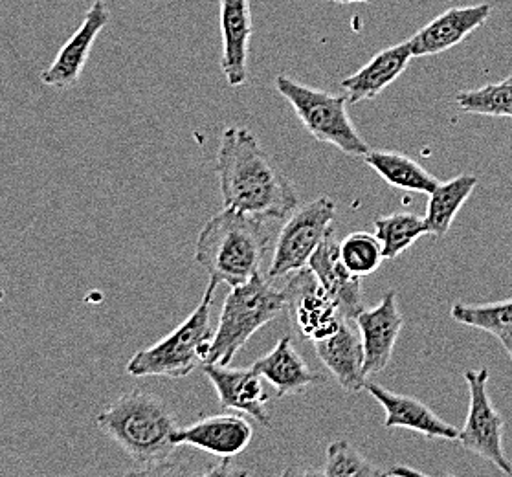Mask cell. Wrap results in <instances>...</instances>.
Returning a JSON list of instances; mask_svg holds the SVG:
<instances>
[{"mask_svg":"<svg viewBox=\"0 0 512 477\" xmlns=\"http://www.w3.org/2000/svg\"><path fill=\"white\" fill-rule=\"evenodd\" d=\"M369 395L379 402L382 410L386 411V428H406L412 432L421 433L428 439H446L457 441L459 430L456 426L443 421L435 415L421 400L408 395L393 393L390 389L382 388L375 382H366Z\"/></svg>","mask_w":512,"mask_h":477,"instance_id":"cell-18","label":"cell"},{"mask_svg":"<svg viewBox=\"0 0 512 477\" xmlns=\"http://www.w3.org/2000/svg\"><path fill=\"white\" fill-rule=\"evenodd\" d=\"M219 279L210 278L201 303L191 312L186 322L160 342L134 353L127 364V373L133 377L184 378L202 367L213 340L212 307Z\"/></svg>","mask_w":512,"mask_h":477,"instance_id":"cell-5","label":"cell"},{"mask_svg":"<svg viewBox=\"0 0 512 477\" xmlns=\"http://www.w3.org/2000/svg\"><path fill=\"white\" fill-rule=\"evenodd\" d=\"M276 90L289 101L314 140L334 145L346 155H368L369 145L347 114V96L305 87L289 76L276 78Z\"/></svg>","mask_w":512,"mask_h":477,"instance_id":"cell-6","label":"cell"},{"mask_svg":"<svg viewBox=\"0 0 512 477\" xmlns=\"http://www.w3.org/2000/svg\"><path fill=\"white\" fill-rule=\"evenodd\" d=\"M287 311L283 287L263 274L232 287L224 300L217 329L204 364L230 366L237 353L254 334Z\"/></svg>","mask_w":512,"mask_h":477,"instance_id":"cell-4","label":"cell"},{"mask_svg":"<svg viewBox=\"0 0 512 477\" xmlns=\"http://www.w3.org/2000/svg\"><path fill=\"white\" fill-rule=\"evenodd\" d=\"M450 314L457 323L496 336L512 360V300L489 305L456 303Z\"/></svg>","mask_w":512,"mask_h":477,"instance_id":"cell-23","label":"cell"},{"mask_svg":"<svg viewBox=\"0 0 512 477\" xmlns=\"http://www.w3.org/2000/svg\"><path fill=\"white\" fill-rule=\"evenodd\" d=\"M215 167L224 208L265 219H285L298 208L292 182L245 127L224 131Z\"/></svg>","mask_w":512,"mask_h":477,"instance_id":"cell-1","label":"cell"},{"mask_svg":"<svg viewBox=\"0 0 512 477\" xmlns=\"http://www.w3.org/2000/svg\"><path fill=\"white\" fill-rule=\"evenodd\" d=\"M325 468L322 476L327 477H375L388 476V470L373 465L368 457L358 452L357 448L347 441H334L327 446Z\"/></svg>","mask_w":512,"mask_h":477,"instance_id":"cell-27","label":"cell"},{"mask_svg":"<svg viewBox=\"0 0 512 477\" xmlns=\"http://www.w3.org/2000/svg\"><path fill=\"white\" fill-rule=\"evenodd\" d=\"M375 228L386 259L401 256L415 241L430 233L426 219L415 213H391L379 217Z\"/></svg>","mask_w":512,"mask_h":477,"instance_id":"cell-24","label":"cell"},{"mask_svg":"<svg viewBox=\"0 0 512 477\" xmlns=\"http://www.w3.org/2000/svg\"><path fill=\"white\" fill-rule=\"evenodd\" d=\"M96 424L145 472L171 463L179 422L166 400L147 391H127L98 413Z\"/></svg>","mask_w":512,"mask_h":477,"instance_id":"cell-2","label":"cell"},{"mask_svg":"<svg viewBox=\"0 0 512 477\" xmlns=\"http://www.w3.org/2000/svg\"><path fill=\"white\" fill-rule=\"evenodd\" d=\"M364 160L393 188L430 195L439 186V180L432 173H428L421 164L401 153L369 149L368 155H364Z\"/></svg>","mask_w":512,"mask_h":477,"instance_id":"cell-21","label":"cell"},{"mask_svg":"<svg viewBox=\"0 0 512 477\" xmlns=\"http://www.w3.org/2000/svg\"><path fill=\"white\" fill-rule=\"evenodd\" d=\"M254 369L272 384L278 397L303 393L309 386L322 384L323 377L314 373L303 356L294 349L292 338L283 336L268 355L259 358Z\"/></svg>","mask_w":512,"mask_h":477,"instance_id":"cell-20","label":"cell"},{"mask_svg":"<svg viewBox=\"0 0 512 477\" xmlns=\"http://www.w3.org/2000/svg\"><path fill=\"white\" fill-rule=\"evenodd\" d=\"M223 37L221 70L230 87H243L248 79V52L254 34L250 0H219Z\"/></svg>","mask_w":512,"mask_h":477,"instance_id":"cell-15","label":"cell"},{"mask_svg":"<svg viewBox=\"0 0 512 477\" xmlns=\"http://www.w3.org/2000/svg\"><path fill=\"white\" fill-rule=\"evenodd\" d=\"M334 4H371L375 0H331Z\"/></svg>","mask_w":512,"mask_h":477,"instance_id":"cell-28","label":"cell"},{"mask_svg":"<svg viewBox=\"0 0 512 477\" xmlns=\"http://www.w3.org/2000/svg\"><path fill=\"white\" fill-rule=\"evenodd\" d=\"M267 248L265 217L223 208L199 233L195 261L210 278L237 287L261 274Z\"/></svg>","mask_w":512,"mask_h":477,"instance_id":"cell-3","label":"cell"},{"mask_svg":"<svg viewBox=\"0 0 512 477\" xmlns=\"http://www.w3.org/2000/svg\"><path fill=\"white\" fill-rule=\"evenodd\" d=\"M402 314L397 303V292L390 290L382 296L379 305L357 316V325L364 345V373L377 375L390 366L397 338L402 331Z\"/></svg>","mask_w":512,"mask_h":477,"instance_id":"cell-12","label":"cell"},{"mask_svg":"<svg viewBox=\"0 0 512 477\" xmlns=\"http://www.w3.org/2000/svg\"><path fill=\"white\" fill-rule=\"evenodd\" d=\"M252 424L241 415H212L202 417L186 428H179L173 435L177 446H193L202 452L230 459L243 454L252 443Z\"/></svg>","mask_w":512,"mask_h":477,"instance_id":"cell-14","label":"cell"},{"mask_svg":"<svg viewBox=\"0 0 512 477\" xmlns=\"http://www.w3.org/2000/svg\"><path fill=\"white\" fill-rule=\"evenodd\" d=\"M509 81H512V76H511V78H509Z\"/></svg>","mask_w":512,"mask_h":477,"instance_id":"cell-29","label":"cell"},{"mask_svg":"<svg viewBox=\"0 0 512 477\" xmlns=\"http://www.w3.org/2000/svg\"><path fill=\"white\" fill-rule=\"evenodd\" d=\"M111 19L109 8L103 0H96L85 13L83 23L61 46L54 63L41 72V83L52 89L67 90L78 85L79 78L89 61L90 50L98 35Z\"/></svg>","mask_w":512,"mask_h":477,"instance_id":"cell-10","label":"cell"},{"mask_svg":"<svg viewBox=\"0 0 512 477\" xmlns=\"http://www.w3.org/2000/svg\"><path fill=\"white\" fill-rule=\"evenodd\" d=\"M456 101L459 109L468 114L512 118V81L505 79L496 85L459 92Z\"/></svg>","mask_w":512,"mask_h":477,"instance_id":"cell-25","label":"cell"},{"mask_svg":"<svg viewBox=\"0 0 512 477\" xmlns=\"http://www.w3.org/2000/svg\"><path fill=\"white\" fill-rule=\"evenodd\" d=\"M290 320L301 338L318 342L333 334L344 316L325 292L311 268L305 267L287 276L283 285Z\"/></svg>","mask_w":512,"mask_h":477,"instance_id":"cell-9","label":"cell"},{"mask_svg":"<svg viewBox=\"0 0 512 477\" xmlns=\"http://www.w3.org/2000/svg\"><path fill=\"white\" fill-rule=\"evenodd\" d=\"M412 59V46L408 41L380 50L369 63L340 83L346 92L347 101L360 103L375 100L382 90L388 89L395 79L401 78Z\"/></svg>","mask_w":512,"mask_h":477,"instance_id":"cell-19","label":"cell"},{"mask_svg":"<svg viewBox=\"0 0 512 477\" xmlns=\"http://www.w3.org/2000/svg\"><path fill=\"white\" fill-rule=\"evenodd\" d=\"M340 257L353 274L369 276L386 259L379 237L368 232L349 233L340 243Z\"/></svg>","mask_w":512,"mask_h":477,"instance_id":"cell-26","label":"cell"},{"mask_svg":"<svg viewBox=\"0 0 512 477\" xmlns=\"http://www.w3.org/2000/svg\"><path fill=\"white\" fill-rule=\"evenodd\" d=\"M338 243L340 241H336L334 230H331L312 254L307 267L311 268L320 285L336 303L340 314L347 320H357L358 314L364 311L362 281L360 276L344 265Z\"/></svg>","mask_w":512,"mask_h":477,"instance_id":"cell-13","label":"cell"},{"mask_svg":"<svg viewBox=\"0 0 512 477\" xmlns=\"http://www.w3.org/2000/svg\"><path fill=\"white\" fill-rule=\"evenodd\" d=\"M334 215L336 204L329 197L312 200L300 210L292 211L279 232L267 278L278 281L307 267L316 248L333 230Z\"/></svg>","mask_w":512,"mask_h":477,"instance_id":"cell-7","label":"cell"},{"mask_svg":"<svg viewBox=\"0 0 512 477\" xmlns=\"http://www.w3.org/2000/svg\"><path fill=\"white\" fill-rule=\"evenodd\" d=\"M316 355L334 380L349 391L360 393L366 388L368 377L364 373V345L360 331H355L347 318L342 320L333 334L312 342Z\"/></svg>","mask_w":512,"mask_h":477,"instance_id":"cell-17","label":"cell"},{"mask_svg":"<svg viewBox=\"0 0 512 477\" xmlns=\"http://www.w3.org/2000/svg\"><path fill=\"white\" fill-rule=\"evenodd\" d=\"M465 380L468 384L470 402L465 426L459 430V443L463 448L479 455L487 463H492L500 472L512 476L511 461L503 452V428L505 419L494 408L489 397V369L483 367L478 371H467Z\"/></svg>","mask_w":512,"mask_h":477,"instance_id":"cell-8","label":"cell"},{"mask_svg":"<svg viewBox=\"0 0 512 477\" xmlns=\"http://www.w3.org/2000/svg\"><path fill=\"white\" fill-rule=\"evenodd\" d=\"M476 186L478 178L472 175H459L448 182H439V186L430 193L424 217L434 237H445Z\"/></svg>","mask_w":512,"mask_h":477,"instance_id":"cell-22","label":"cell"},{"mask_svg":"<svg viewBox=\"0 0 512 477\" xmlns=\"http://www.w3.org/2000/svg\"><path fill=\"white\" fill-rule=\"evenodd\" d=\"M489 4L450 8L408 39L413 57L437 56L463 43L490 17Z\"/></svg>","mask_w":512,"mask_h":477,"instance_id":"cell-16","label":"cell"},{"mask_svg":"<svg viewBox=\"0 0 512 477\" xmlns=\"http://www.w3.org/2000/svg\"><path fill=\"white\" fill-rule=\"evenodd\" d=\"M204 375L210 378L219 395L223 410L241 411L263 426H270L267 411L268 393L254 367H230L221 364H202Z\"/></svg>","mask_w":512,"mask_h":477,"instance_id":"cell-11","label":"cell"}]
</instances>
